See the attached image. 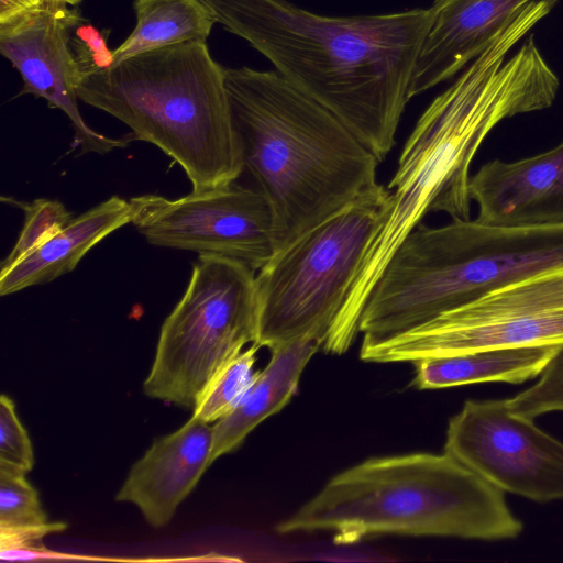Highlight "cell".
I'll list each match as a JSON object with an SVG mask.
<instances>
[{
	"mask_svg": "<svg viewBox=\"0 0 563 563\" xmlns=\"http://www.w3.org/2000/svg\"><path fill=\"white\" fill-rule=\"evenodd\" d=\"M550 12L542 0L521 8L462 75L435 97L406 140L388 202L374 228L323 344L343 354L360 333L363 309L402 240L430 212L470 220V167L489 132L504 119L551 107L560 80L531 34L508 59V52Z\"/></svg>",
	"mask_w": 563,
	"mask_h": 563,
	"instance_id": "cell-1",
	"label": "cell"
},
{
	"mask_svg": "<svg viewBox=\"0 0 563 563\" xmlns=\"http://www.w3.org/2000/svg\"><path fill=\"white\" fill-rule=\"evenodd\" d=\"M297 89L339 118L383 162L410 100L431 10L324 16L287 0H199Z\"/></svg>",
	"mask_w": 563,
	"mask_h": 563,
	"instance_id": "cell-2",
	"label": "cell"
},
{
	"mask_svg": "<svg viewBox=\"0 0 563 563\" xmlns=\"http://www.w3.org/2000/svg\"><path fill=\"white\" fill-rule=\"evenodd\" d=\"M224 80L244 169L272 211L274 254L382 186L377 157L277 70L225 68Z\"/></svg>",
	"mask_w": 563,
	"mask_h": 563,
	"instance_id": "cell-3",
	"label": "cell"
},
{
	"mask_svg": "<svg viewBox=\"0 0 563 563\" xmlns=\"http://www.w3.org/2000/svg\"><path fill=\"white\" fill-rule=\"evenodd\" d=\"M522 529L505 492L444 451L363 461L276 527L332 531L339 544L377 533L505 540Z\"/></svg>",
	"mask_w": 563,
	"mask_h": 563,
	"instance_id": "cell-4",
	"label": "cell"
},
{
	"mask_svg": "<svg viewBox=\"0 0 563 563\" xmlns=\"http://www.w3.org/2000/svg\"><path fill=\"white\" fill-rule=\"evenodd\" d=\"M225 68L206 42L145 52L81 78L78 99L125 123L186 173L192 191L235 181L243 152L225 90Z\"/></svg>",
	"mask_w": 563,
	"mask_h": 563,
	"instance_id": "cell-5",
	"label": "cell"
},
{
	"mask_svg": "<svg viewBox=\"0 0 563 563\" xmlns=\"http://www.w3.org/2000/svg\"><path fill=\"white\" fill-rule=\"evenodd\" d=\"M388 197L382 185L273 254L258 269L254 344L273 351L317 338L323 346Z\"/></svg>",
	"mask_w": 563,
	"mask_h": 563,
	"instance_id": "cell-6",
	"label": "cell"
},
{
	"mask_svg": "<svg viewBox=\"0 0 563 563\" xmlns=\"http://www.w3.org/2000/svg\"><path fill=\"white\" fill-rule=\"evenodd\" d=\"M255 271L219 254H199L185 294L162 324L143 382L154 399L192 409L230 360L256 338Z\"/></svg>",
	"mask_w": 563,
	"mask_h": 563,
	"instance_id": "cell-7",
	"label": "cell"
},
{
	"mask_svg": "<svg viewBox=\"0 0 563 563\" xmlns=\"http://www.w3.org/2000/svg\"><path fill=\"white\" fill-rule=\"evenodd\" d=\"M563 347V264L498 287L394 338L362 343L365 362L416 363L486 349Z\"/></svg>",
	"mask_w": 563,
	"mask_h": 563,
	"instance_id": "cell-8",
	"label": "cell"
},
{
	"mask_svg": "<svg viewBox=\"0 0 563 563\" xmlns=\"http://www.w3.org/2000/svg\"><path fill=\"white\" fill-rule=\"evenodd\" d=\"M130 202L131 223L153 245L223 255L254 271L274 254L272 211L258 189L233 181L176 199L151 194Z\"/></svg>",
	"mask_w": 563,
	"mask_h": 563,
	"instance_id": "cell-9",
	"label": "cell"
},
{
	"mask_svg": "<svg viewBox=\"0 0 563 563\" xmlns=\"http://www.w3.org/2000/svg\"><path fill=\"white\" fill-rule=\"evenodd\" d=\"M510 411L507 399L466 400L448 424L444 452L503 492L563 499V442Z\"/></svg>",
	"mask_w": 563,
	"mask_h": 563,
	"instance_id": "cell-10",
	"label": "cell"
},
{
	"mask_svg": "<svg viewBox=\"0 0 563 563\" xmlns=\"http://www.w3.org/2000/svg\"><path fill=\"white\" fill-rule=\"evenodd\" d=\"M45 2L38 9L0 25V52L19 71L22 93L45 99L63 111L75 132L80 154H107L129 141L92 130L78 108L77 87L82 74L71 49L73 27L82 19L76 9Z\"/></svg>",
	"mask_w": 563,
	"mask_h": 563,
	"instance_id": "cell-11",
	"label": "cell"
},
{
	"mask_svg": "<svg viewBox=\"0 0 563 563\" xmlns=\"http://www.w3.org/2000/svg\"><path fill=\"white\" fill-rule=\"evenodd\" d=\"M479 222L498 227L563 225V142L516 162L489 161L470 177Z\"/></svg>",
	"mask_w": 563,
	"mask_h": 563,
	"instance_id": "cell-12",
	"label": "cell"
},
{
	"mask_svg": "<svg viewBox=\"0 0 563 563\" xmlns=\"http://www.w3.org/2000/svg\"><path fill=\"white\" fill-rule=\"evenodd\" d=\"M212 439V424L191 416L153 441L130 468L115 500L135 505L152 527H165L211 466Z\"/></svg>",
	"mask_w": 563,
	"mask_h": 563,
	"instance_id": "cell-13",
	"label": "cell"
},
{
	"mask_svg": "<svg viewBox=\"0 0 563 563\" xmlns=\"http://www.w3.org/2000/svg\"><path fill=\"white\" fill-rule=\"evenodd\" d=\"M532 0H434L410 78L413 98L452 78L493 42Z\"/></svg>",
	"mask_w": 563,
	"mask_h": 563,
	"instance_id": "cell-14",
	"label": "cell"
},
{
	"mask_svg": "<svg viewBox=\"0 0 563 563\" xmlns=\"http://www.w3.org/2000/svg\"><path fill=\"white\" fill-rule=\"evenodd\" d=\"M132 216L130 200L112 196L73 218L41 246L0 273V295H12L31 286L46 284L74 271L91 247L131 223Z\"/></svg>",
	"mask_w": 563,
	"mask_h": 563,
	"instance_id": "cell-15",
	"label": "cell"
},
{
	"mask_svg": "<svg viewBox=\"0 0 563 563\" xmlns=\"http://www.w3.org/2000/svg\"><path fill=\"white\" fill-rule=\"evenodd\" d=\"M322 347L317 338H302L276 347L238 405L212 424L211 463L236 450L261 422L284 408L296 394L310 358Z\"/></svg>",
	"mask_w": 563,
	"mask_h": 563,
	"instance_id": "cell-16",
	"label": "cell"
},
{
	"mask_svg": "<svg viewBox=\"0 0 563 563\" xmlns=\"http://www.w3.org/2000/svg\"><path fill=\"white\" fill-rule=\"evenodd\" d=\"M561 347H497L435 356L416 363L412 384L439 389L483 382L522 383L540 375Z\"/></svg>",
	"mask_w": 563,
	"mask_h": 563,
	"instance_id": "cell-17",
	"label": "cell"
},
{
	"mask_svg": "<svg viewBox=\"0 0 563 563\" xmlns=\"http://www.w3.org/2000/svg\"><path fill=\"white\" fill-rule=\"evenodd\" d=\"M133 8L136 24L113 51L114 64L157 48L206 42L216 23L199 0H134Z\"/></svg>",
	"mask_w": 563,
	"mask_h": 563,
	"instance_id": "cell-18",
	"label": "cell"
},
{
	"mask_svg": "<svg viewBox=\"0 0 563 563\" xmlns=\"http://www.w3.org/2000/svg\"><path fill=\"white\" fill-rule=\"evenodd\" d=\"M258 349L252 343L214 374L197 398L195 418L213 424L233 410L254 378Z\"/></svg>",
	"mask_w": 563,
	"mask_h": 563,
	"instance_id": "cell-19",
	"label": "cell"
},
{
	"mask_svg": "<svg viewBox=\"0 0 563 563\" xmlns=\"http://www.w3.org/2000/svg\"><path fill=\"white\" fill-rule=\"evenodd\" d=\"M2 201L14 203L22 209L24 223L13 249L1 262L0 273L8 271L41 246L73 219L71 213L58 200L40 198L24 202L2 197Z\"/></svg>",
	"mask_w": 563,
	"mask_h": 563,
	"instance_id": "cell-20",
	"label": "cell"
},
{
	"mask_svg": "<svg viewBox=\"0 0 563 563\" xmlns=\"http://www.w3.org/2000/svg\"><path fill=\"white\" fill-rule=\"evenodd\" d=\"M27 473L0 461V527L48 521L37 490L26 478Z\"/></svg>",
	"mask_w": 563,
	"mask_h": 563,
	"instance_id": "cell-21",
	"label": "cell"
},
{
	"mask_svg": "<svg viewBox=\"0 0 563 563\" xmlns=\"http://www.w3.org/2000/svg\"><path fill=\"white\" fill-rule=\"evenodd\" d=\"M0 461L30 472L35 463L27 431L21 423L14 401L0 397Z\"/></svg>",
	"mask_w": 563,
	"mask_h": 563,
	"instance_id": "cell-22",
	"label": "cell"
},
{
	"mask_svg": "<svg viewBox=\"0 0 563 563\" xmlns=\"http://www.w3.org/2000/svg\"><path fill=\"white\" fill-rule=\"evenodd\" d=\"M66 529L67 523L63 521L0 527L1 559H33L54 554L44 547L43 540Z\"/></svg>",
	"mask_w": 563,
	"mask_h": 563,
	"instance_id": "cell-23",
	"label": "cell"
},
{
	"mask_svg": "<svg viewBox=\"0 0 563 563\" xmlns=\"http://www.w3.org/2000/svg\"><path fill=\"white\" fill-rule=\"evenodd\" d=\"M71 49L82 77L114 64L113 51L108 48L104 36L93 25L84 23V19L73 27Z\"/></svg>",
	"mask_w": 563,
	"mask_h": 563,
	"instance_id": "cell-24",
	"label": "cell"
},
{
	"mask_svg": "<svg viewBox=\"0 0 563 563\" xmlns=\"http://www.w3.org/2000/svg\"><path fill=\"white\" fill-rule=\"evenodd\" d=\"M544 385L552 407L563 411V347L559 350L544 372Z\"/></svg>",
	"mask_w": 563,
	"mask_h": 563,
	"instance_id": "cell-25",
	"label": "cell"
},
{
	"mask_svg": "<svg viewBox=\"0 0 563 563\" xmlns=\"http://www.w3.org/2000/svg\"><path fill=\"white\" fill-rule=\"evenodd\" d=\"M43 3L38 0H0V25L38 9Z\"/></svg>",
	"mask_w": 563,
	"mask_h": 563,
	"instance_id": "cell-26",
	"label": "cell"
},
{
	"mask_svg": "<svg viewBox=\"0 0 563 563\" xmlns=\"http://www.w3.org/2000/svg\"><path fill=\"white\" fill-rule=\"evenodd\" d=\"M38 1H41V2H59V3L68 4L70 7L77 5L81 2V0H38Z\"/></svg>",
	"mask_w": 563,
	"mask_h": 563,
	"instance_id": "cell-27",
	"label": "cell"
}]
</instances>
